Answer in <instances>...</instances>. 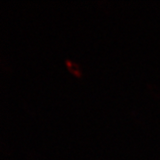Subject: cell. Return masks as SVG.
Here are the masks:
<instances>
[{
	"label": "cell",
	"mask_w": 160,
	"mask_h": 160,
	"mask_svg": "<svg viewBox=\"0 0 160 160\" xmlns=\"http://www.w3.org/2000/svg\"><path fill=\"white\" fill-rule=\"evenodd\" d=\"M64 62H65L66 67L68 68V69L71 73H73L76 76H78V77L81 75V69H80L79 65L78 63L74 62L73 61H70L69 59H66Z\"/></svg>",
	"instance_id": "6da1fadb"
},
{
	"label": "cell",
	"mask_w": 160,
	"mask_h": 160,
	"mask_svg": "<svg viewBox=\"0 0 160 160\" xmlns=\"http://www.w3.org/2000/svg\"><path fill=\"white\" fill-rule=\"evenodd\" d=\"M148 88H149L150 92L155 94L156 96H159V91L158 90V87L157 86H154V85H152V84H148Z\"/></svg>",
	"instance_id": "7a4b0ae2"
}]
</instances>
